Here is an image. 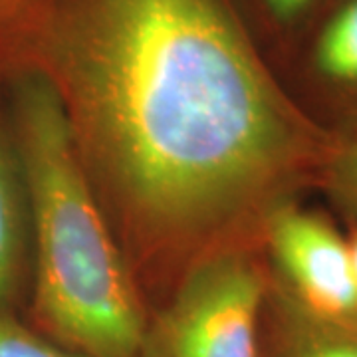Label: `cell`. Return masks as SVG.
<instances>
[{
  "instance_id": "cell-1",
  "label": "cell",
  "mask_w": 357,
  "mask_h": 357,
  "mask_svg": "<svg viewBox=\"0 0 357 357\" xmlns=\"http://www.w3.org/2000/svg\"><path fill=\"white\" fill-rule=\"evenodd\" d=\"M42 48L131 203L171 227L238 211L290 169L298 129L222 0H62Z\"/></svg>"
},
{
  "instance_id": "cell-2",
  "label": "cell",
  "mask_w": 357,
  "mask_h": 357,
  "mask_svg": "<svg viewBox=\"0 0 357 357\" xmlns=\"http://www.w3.org/2000/svg\"><path fill=\"white\" fill-rule=\"evenodd\" d=\"M18 157L36 234V312L72 351L139 357L137 294L91 197L64 100L42 72L14 91Z\"/></svg>"
},
{
  "instance_id": "cell-3",
  "label": "cell",
  "mask_w": 357,
  "mask_h": 357,
  "mask_svg": "<svg viewBox=\"0 0 357 357\" xmlns=\"http://www.w3.org/2000/svg\"><path fill=\"white\" fill-rule=\"evenodd\" d=\"M262 292L241 258L206 262L145 330L139 357H258Z\"/></svg>"
},
{
  "instance_id": "cell-4",
  "label": "cell",
  "mask_w": 357,
  "mask_h": 357,
  "mask_svg": "<svg viewBox=\"0 0 357 357\" xmlns=\"http://www.w3.org/2000/svg\"><path fill=\"white\" fill-rule=\"evenodd\" d=\"M268 241L312 318L357 326V282L349 243L324 218L286 206L270 218Z\"/></svg>"
},
{
  "instance_id": "cell-5",
  "label": "cell",
  "mask_w": 357,
  "mask_h": 357,
  "mask_svg": "<svg viewBox=\"0 0 357 357\" xmlns=\"http://www.w3.org/2000/svg\"><path fill=\"white\" fill-rule=\"evenodd\" d=\"M312 68L321 79L337 86H357V0H340L318 28Z\"/></svg>"
},
{
  "instance_id": "cell-6",
  "label": "cell",
  "mask_w": 357,
  "mask_h": 357,
  "mask_svg": "<svg viewBox=\"0 0 357 357\" xmlns=\"http://www.w3.org/2000/svg\"><path fill=\"white\" fill-rule=\"evenodd\" d=\"M13 169L0 145V312H8L20 274L22 217Z\"/></svg>"
},
{
  "instance_id": "cell-7",
  "label": "cell",
  "mask_w": 357,
  "mask_h": 357,
  "mask_svg": "<svg viewBox=\"0 0 357 357\" xmlns=\"http://www.w3.org/2000/svg\"><path fill=\"white\" fill-rule=\"evenodd\" d=\"M278 357H357V326H342L302 312Z\"/></svg>"
},
{
  "instance_id": "cell-8",
  "label": "cell",
  "mask_w": 357,
  "mask_h": 357,
  "mask_svg": "<svg viewBox=\"0 0 357 357\" xmlns=\"http://www.w3.org/2000/svg\"><path fill=\"white\" fill-rule=\"evenodd\" d=\"M0 357H86L52 344L18 324L8 312H0Z\"/></svg>"
},
{
  "instance_id": "cell-9",
  "label": "cell",
  "mask_w": 357,
  "mask_h": 357,
  "mask_svg": "<svg viewBox=\"0 0 357 357\" xmlns=\"http://www.w3.org/2000/svg\"><path fill=\"white\" fill-rule=\"evenodd\" d=\"M318 0H262L268 14L278 22V24L290 26L302 20Z\"/></svg>"
},
{
  "instance_id": "cell-10",
  "label": "cell",
  "mask_w": 357,
  "mask_h": 357,
  "mask_svg": "<svg viewBox=\"0 0 357 357\" xmlns=\"http://www.w3.org/2000/svg\"><path fill=\"white\" fill-rule=\"evenodd\" d=\"M342 173H344L345 183L347 187L354 191L357 197V145L351 147L344 157V163H342Z\"/></svg>"
},
{
  "instance_id": "cell-11",
  "label": "cell",
  "mask_w": 357,
  "mask_h": 357,
  "mask_svg": "<svg viewBox=\"0 0 357 357\" xmlns=\"http://www.w3.org/2000/svg\"><path fill=\"white\" fill-rule=\"evenodd\" d=\"M349 252H351V264H354V276H356V282H357V232H356V236L351 238V243H349Z\"/></svg>"
},
{
  "instance_id": "cell-12",
  "label": "cell",
  "mask_w": 357,
  "mask_h": 357,
  "mask_svg": "<svg viewBox=\"0 0 357 357\" xmlns=\"http://www.w3.org/2000/svg\"><path fill=\"white\" fill-rule=\"evenodd\" d=\"M2 2H4V0H0V4H2Z\"/></svg>"
}]
</instances>
